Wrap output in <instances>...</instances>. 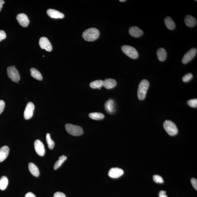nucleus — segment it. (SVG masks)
<instances>
[{
    "instance_id": "f257e3e1",
    "label": "nucleus",
    "mask_w": 197,
    "mask_h": 197,
    "mask_svg": "<svg viewBox=\"0 0 197 197\" xmlns=\"http://www.w3.org/2000/svg\"><path fill=\"white\" fill-rule=\"evenodd\" d=\"M100 36L99 30L95 28H90L83 32L82 36L87 41H93L98 38Z\"/></svg>"
},
{
    "instance_id": "f03ea898",
    "label": "nucleus",
    "mask_w": 197,
    "mask_h": 197,
    "mask_svg": "<svg viewBox=\"0 0 197 197\" xmlns=\"http://www.w3.org/2000/svg\"><path fill=\"white\" fill-rule=\"evenodd\" d=\"M149 84V82L146 79L142 80L139 83L137 93L139 100H143L145 99Z\"/></svg>"
},
{
    "instance_id": "7ed1b4c3",
    "label": "nucleus",
    "mask_w": 197,
    "mask_h": 197,
    "mask_svg": "<svg viewBox=\"0 0 197 197\" xmlns=\"http://www.w3.org/2000/svg\"><path fill=\"white\" fill-rule=\"evenodd\" d=\"M164 127L165 131L170 135H175L178 133V127L175 124L170 120H166L164 122Z\"/></svg>"
},
{
    "instance_id": "20e7f679",
    "label": "nucleus",
    "mask_w": 197,
    "mask_h": 197,
    "mask_svg": "<svg viewBox=\"0 0 197 197\" xmlns=\"http://www.w3.org/2000/svg\"><path fill=\"white\" fill-rule=\"evenodd\" d=\"M65 128L68 133L73 136H80L83 133L82 127L78 126L68 123L65 126Z\"/></svg>"
},
{
    "instance_id": "39448f33",
    "label": "nucleus",
    "mask_w": 197,
    "mask_h": 197,
    "mask_svg": "<svg viewBox=\"0 0 197 197\" xmlns=\"http://www.w3.org/2000/svg\"><path fill=\"white\" fill-rule=\"evenodd\" d=\"M121 49L124 53L130 58L135 59L139 57V55L137 51L132 46L123 45Z\"/></svg>"
},
{
    "instance_id": "423d86ee",
    "label": "nucleus",
    "mask_w": 197,
    "mask_h": 197,
    "mask_svg": "<svg viewBox=\"0 0 197 197\" xmlns=\"http://www.w3.org/2000/svg\"><path fill=\"white\" fill-rule=\"evenodd\" d=\"M7 74L10 79L15 82H18L20 80V77L18 70L13 66L8 67Z\"/></svg>"
},
{
    "instance_id": "0eeeda50",
    "label": "nucleus",
    "mask_w": 197,
    "mask_h": 197,
    "mask_svg": "<svg viewBox=\"0 0 197 197\" xmlns=\"http://www.w3.org/2000/svg\"><path fill=\"white\" fill-rule=\"evenodd\" d=\"M197 50L196 48H192L186 53L182 60L183 64H186L191 61L196 56Z\"/></svg>"
},
{
    "instance_id": "6e6552de",
    "label": "nucleus",
    "mask_w": 197,
    "mask_h": 197,
    "mask_svg": "<svg viewBox=\"0 0 197 197\" xmlns=\"http://www.w3.org/2000/svg\"><path fill=\"white\" fill-rule=\"evenodd\" d=\"M39 44L42 49H45L47 51L50 52L52 50V47L49 41L45 37H42L40 38Z\"/></svg>"
},
{
    "instance_id": "1a4fd4ad",
    "label": "nucleus",
    "mask_w": 197,
    "mask_h": 197,
    "mask_svg": "<svg viewBox=\"0 0 197 197\" xmlns=\"http://www.w3.org/2000/svg\"><path fill=\"white\" fill-rule=\"evenodd\" d=\"M34 105L33 103L29 102L27 103L24 113V118L26 120L31 118L33 115Z\"/></svg>"
},
{
    "instance_id": "9d476101",
    "label": "nucleus",
    "mask_w": 197,
    "mask_h": 197,
    "mask_svg": "<svg viewBox=\"0 0 197 197\" xmlns=\"http://www.w3.org/2000/svg\"><path fill=\"white\" fill-rule=\"evenodd\" d=\"M34 147L35 151L38 155L43 156L45 153L44 146L42 142L39 139L36 140L34 143Z\"/></svg>"
},
{
    "instance_id": "9b49d317",
    "label": "nucleus",
    "mask_w": 197,
    "mask_h": 197,
    "mask_svg": "<svg viewBox=\"0 0 197 197\" xmlns=\"http://www.w3.org/2000/svg\"><path fill=\"white\" fill-rule=\"evenodd\" d=\"M18 23L22 27H27L29 23V20L27 15L24 13L18 14L16 17Z\"/></svg>"
},
{
    "instance_id": "f8f14e48",
    "label": "nucleus",
    "mask_w": 197,
    "mask_h": 197,
    "mask_svg": "<svg viewBox=\"0 0 197 197\" xmlns=\"http://www.w3.org/2000/svg\"><path fill=\"white\" fill-rule=\"evenodd\" d=\"M124 173V171L121 169L118 168H113L109 170L108 175L112 178H118L120 177Z\"/></svg>"
},
{
    "instance_id": "ddd939ff",
    "label": "nucleus",
    "mask_w": 197,
    "mask_h": 197,
    "mask_svg": "<svg viewBox=\"0 0 197 197\" xmlns=\"http://www.w3.org/2000/svg\"><path fill=\"white\" fill-rule=\"evenodd\" d=\"M47 14L50 18L54 19H62L64 17L63 14L56 10L49 9L47 11Z\"/></svg>"
},
{
    "instance_id": "4468645a",
    "label": "nucleus",
    "mask_w": 197,
    "mask_h": 197,
    "mask_svg": "<svg viewBox=\"0 0 197 197\" xmlns=\"http://www.w3.org/2000/svg\"><path fill=\"white\" fill-rule=\"evenodd\" d=\"M129 32L130 35L135 38L140 37L143 34V30L137 26H132L130 28Z\"/></svg>"
},
{
    "instance_id": "2eb2a0df",
    "label": "nucleus",
    "mask_w": 197,
    "mask_h": 197,
    "mask_svg": "<svg viewBox=\"0 0 197 197\" xmlns=\"http://www.w3.org/2000/svg\"><path fill=\"white\" fill-rule=\"evenodd\" d=\"M105 110L109 114H112L115 111V104L114 101L113 99H109L105 102Z\"/></svg>"
},
{
    "instance_id": "dca6fc26",
    "label": "nucleus",
    "mask_w": 197,
    "mask_h": 197,
    "mask_svg": "<svg viewBox=\"0 0 197 197\" xmlns=\"http://www.w3.org/2000/svg\"><path fill=\"white\" fill-rule=\"evenodd\" d=\"M184 22L186 25L189 27H193L196 26L197 24V21L195 18L190 15L186 16L184 18Z\"/></svg>"
},
{
    "instance_id": "f3484780",
    "label": "nucleus",
    "mask_w": 197,
    "mask_h": 197,
    "mask_svg": "<svg viewBox=\"0 0 197 197\" xmlns=\"http://www.w3.org/2000/svg\"><path fill=\"white\" fill-rule=\"evenodd\" d=\"M117 82L114 79H108L103 81V86L107 89H112L117 86Z\"/></svg>"
},
{
    "instance_id": "a211bd4d",
    "label": "nucleus",
    "mask_w": 197,
    "mask_h": 197,
    "mask_svg": "<svg viewBox=\"0 0 197 197\" xmlns=\"http://www.w3.org/2000/svg\"><path fill=\"white\" fill-rule=\"evenodd\" d=\"M9 152V148L7 146H4L0 148V162L3 161L7 158Z\"/></svg>"
},
{
    "instance_id": "6ab92c4d",
    "label": "nucleus",
    "mask_w": 197,
    "mask_h": 197,
    "mask_svg": "<svg viewBox=\"0 0 197 197\" xmlns=\"http://www.w3.org/2000/svg\"><path fill=\"white\" fill-rule=\"evenodd\" d=\"M157 54L158 58L161 62H164L167 57V53L165 49L160 48L157 50Z\"/></svg>"
},
{
    "instance_id": "aec40b11",
    "label": "nucleus",
    "mask_w": 197,
    "mask_h": 197,
    "mask_svg": "<svg viewBox=\"0 0 197 197\" xmlns=\"http://www.w3.org/2000/svg\"><path fill=\"white\" fill-rule=\"evenodd\" d=\"M164 22L166 27L170 30H173L175 28V24L171 17H167L164 19Z\"/></svg>"
},
{
    "instance_id": "412c9836",
    "label": "nucleus",
    "mask_w": 197,
    "mask_h": 197,
    "mask_svg": "<svg viewBox=\"0 0 197 197\" xmlns=\"http://www.w3.org/2000/svg\"><path fill=\"white\" fill-rule=\"evenodd\" d=\"M29 169L30 173L34 176L38 177L39 176L40 172L37 166L34 163H30L29 164Z\"/></svg>"
},
{
    "instance_id": "4be33fe9",
    "label": "nucleus",
    "mask_w": 197,
    "mask_h": 197,
    "mask_svg": "<svg viewBox=\"0 0 197 197\" xmlns=\"http://www.w3.org/2000/svg\"><path fill=\"white\" fill-rule=\"evenodd\" d=\"M30 74L33 78L38 80H42V76L41 73L35 68H32L30 70Z\"/></svg>"
},
{
    "instance_id": "5701e85b",
    "label": "nucleus",
    "mask_w": 197,
    "mask_h": 197,
    "mask_svg": "<svg viewBox=\"0 0 197 197\" xmlns=\"http://www.w3.org/2000/svg\"><path fill=\"white\" fill-rule=\"evenodd\" d=\"M103 81L102 80H96L93 81L90 84V86L93 89H100L103 86Z\"/></svg>"
},
{
    "instance_id": "b1692460",
    "label": "nucleus",
    "mask_w": 197,
    "mask_h": 197,
    "mask_svg": "<svg viewBox=\"0 0 197 197\" xmlns=\"http://www.w3.org/2000/svg\"><path fill=\"white\" fill-rule=\"evenodd\" d=\"M89 116L91 118L96 120H100L104 119L105 118L104 115L100 113H91Z\"/></svg>"
},
{
    "instance_id": "393cba45",
    "label": "nucleus",
    "mask_w": 197,
    "mask_h": 197,
    "mask_svg": "<svg viewBox=\"0 0 197 197\" xmlns=\"http://www.w3.org/2000/svg\"><path fill=\"white\" fill-rule=\"evenodd\" d=\"M66 159L67 157L66 156L62 155L60 156V157L59 158V159L54 164V169L56 170L58 169L59 168H60L61 165H62V164L64 163V162L66 161Z\"/></svg>"
},
{
    "instance_id": "a878e982",
    "label": "nucleus",
    "mask_w": 197,
    "mask_h": 197,
    "mask_svg": "<svg viewBox=\"0 0 197 197\" xmlns=\"http://www.w3.org/2000/svg\"><path fill=\"white\" fill-rule=\"evenodd\" d=\"M8 184V180L6 177L3 176L0 179V190H4L6 188Z\"/></svg>"
},
{
    "instance_id": "bb28decb",
    "label": "nucleus",
    "mask_w": 197,
    "mask_h": 197,
    "mask_svg": "<svg viewBox=\"0 0 197 197\" xmlns=\"http://www.w3.org/2000/svg\"><path fill=\"white\" fill-rule=\"evenodd\" d=\"M46 141L49 149H53L54 147L55 143L53 140L51 139L50 135L49 133L46 134Z\"/></svg>"
},
{
    "instance_id": "cd10ccee",
    "label": "nucleus",
    "mask_w": 197,
    "mask_h": 197,
    "mask_svg": "<svg viewBox=\"0 0 197 197\" xmlns=\"http://www.w3.org/2000/svg\"><path fill=\"white\" fill-rule=\"evenodd\" d=\"M188 105L190 106L193 108H197V99H190L187 101Z\"/></svg>"
},
{
    "instance_id": "c85d7f7f",
    "label": "nucleus",
    "mask_w": 197,
    "mask_h": 197,
    "mask_svg": "<svg viewBox=\"0 0 197 197\" xmlns=\"http://www.w3.org/2000/svg\"><path fill=\"white\" fill-rule=\"evenodd\" d=\"M154 181L157 183H163L164 180L162 177L158 175H154L153 176Z\"/></svg>"
},
{
    "instance_id": "c756f323",
    "label": "nucleus",
    "mask_w": 197,
    "mask_h": 197,
    "mask_svg": "<svg viewBox=\"0 0 197 197\" xmlns=\"http://www.w3.org/2000/svg\"><path fill=\"white\" fill-rule=\"evenodd\" d=\"M193 75L191 73H188L184 75L182 78L183 82H189L193 78Z\"/></svg>"
},
{
    "instance_id": "7c9ffc66",
    "label": "nucleus",
    "mask_w": 197,
    "mask_h": 197,
    "mask_svg": "<svg viewBox=\"0 0 197 197\" xmlns=\"http://www.w3.org/2000/svg\"><path fill=\"white\" fill-rule=\"evenodd\" d=\"M193 186L196 190H197V180L196 178H192L191 180Z\"/></svg>"
},
{
    "instance_id": "2f4dec72",
    "label": "nucleus",
    "mask_w": 197,
    "mask_h": 197,
    "mask_svg": "<svg viewBox=\"0 0 197 197\" xmlns=\"http://www.w3.org/2000/svg\"><path fill=\"white\" fill-rule=\"evenodd\" d=\"M6 37V35L5 32L3 30H0V42L5 39Z\"/></svg>"
},
{
    "instance_id": "473e14b6",
    "label": "nucleus",
    "mask_w": 197,
    "mask_h": 197,
    "mask_svg": "<svg viewBox=\"0 0 197 197\" xmlns=\"http://www.w3.org/2000/svg\"><path fill=\"white\" fill-rule=\"evenodd\" d=\"M5 107V103L3 100H0V114L3 112Z\"/></svg>"
},
{
    "instance_id": "72a5a7b5",
    "label": "nucleus",
    "mask_w": 197,
    "mask_h": 197,
    "mask_svg": "<svg viewBox=\"0 0 197 197\" xmlns=\"http://www.w3.org/2000/svg\"><path fill=\"white\" fill-rule=\"evenodd\" d=\"M54 197H66V195L62 192H57L54 195Z\"/></svg>"
},
{
    "instance_id": "f704fd0d",
    "label": "nucleus",
    "mask_w": 197,
    "mask_h": 197,
    "mask_svg": "<svg viewBox=\"0 0 197 197\" xmlns=\"http://www.w3.org/2000/svg\"><path fill=\"white\" fill-rule=\"evenodd\" d=\"M166 192L165 191H161L159 194V197H168L166 195Z\"/></svg>"
},
{
    "instance_id": "c9c22d12",
    "label": "nucleus",
    "mask_w": 197,
    "mask_h": 197,
    "mask_svg": "<svg viewBox=\"0 0 197 197\" xmlns=\"http://www.w3.org/2000/svg\"><path fill=\"white\" fill-rule=\"evenodd\" d=\"M25 197H36L35 195L31 192H28L25 195Z\"/></svg>"
},
{
    "instance_id": "e433bc0d",
    "label": "nucleus",
    "mask_w": 197,
    "mask_h": 197,
    "mask_svg": "<svg viewBox=\"0 0 197 197\" xmlns=\"http://www.w3.org/2000/svg\"><path fill=\"white\" fill-rule=\"evenodd\" d=\"M5 3V1L3 0H0V11H1L2 8L3 7V5Z\"/></svg>"
},
{
    "instance_id": "4c0bfd02",
    "label": "nucleus",
    "mask_w": 197,
    "mask_h": 197,
    "mask_svg": "<svg viewBox=\"0 0 197 197\" xmlns=\"http://www.w3.org/2000/svg\"><path fill=\"white\" fill-rule=\"evenodd\" d=\"M119 1L121 2H124L126 1H125V0H120Z\"/></svg>"
}]
</instances>
